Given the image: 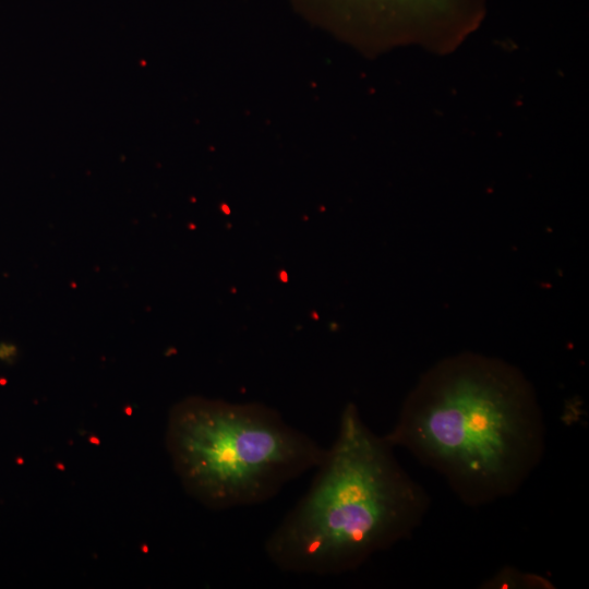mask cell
<instances>
[{"mask_svg": "<svg viewBox=\"0 0 589 589\" xmlns=\"http://www.w3.org/2000/svg\"><path fill=\"white\" fill-rule=\"evenodd\" d=\"M304 15L374 47L417 44L447 51L481 23L482 0H292Z\"/></svg>", "mask_w": 589, "mask_h": 589, "instance_id": "obj_4", "label": "cell"}, {"mask_svg": "<svg viewBox=\"0 0 589 589\" xmlns=\"http://www.w3.org/2000/svg\"><path fill=\"white\" fill-rule=\"evenodd\" d=\"M384 437L441 474L461 502L481 506L516 493L539 466L545 425L516 366L466 352L419 378Z\"/></svg>", "mask_w": 589, "mask_h": 589, "instance_id": "obj_1", "label": "cell"}, {"mask_svg": "<svg viewBox=\"0 0 589 589\" xmlns=\"http://www.w3.org/2000/svg\"><path fill=\"white\" fill-rule=\"evenodd\" d=\"M165 438L183 489L213 510L269 501L326 453L266 405L200 396L170 409Z\"/></svg>", "mask_w": 589, "mask_h": 589, "instance_id": "obj_3", "label": "cell"}, {"mask_svg": "<svg viewBox=\"0 0 589 589\" xmlns=\"http://www.w3.org/2000/svg\"><path fill=\"white\" fill-rule=\"evenodd\" d=\"M315 470L308 492L264 544L267 558L283 572L326 576L357 569L410 538L430 506L394 447L351 402Z\"/></svg>", "mask_w": 589, "mask_h": 589, "instance_id": "obj_2", "label": "cell"}]
</instances>
